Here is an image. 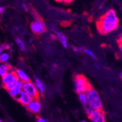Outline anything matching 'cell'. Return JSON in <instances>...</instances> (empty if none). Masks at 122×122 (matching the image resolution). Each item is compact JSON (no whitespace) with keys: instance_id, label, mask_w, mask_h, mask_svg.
Listing matches in <instances>:
<instances>
[{"instance_id":"1","label":"cell","mask_w":122,"mask_h":122,"mask_svg":"<svg viewBox=\"0 0 122 122\" xmlns=\"http://www.w3.org/2000/svg\"><path fill=\"white\" fill-rule=\"evenodd\" d=\"M98 30L102 34H107L117 29L118 18L115 10H109L101 16L97 23Z\"/></svg>"},{"instance_id":"2","label":"cell","mask_w":122,"mask_h":122,"mask_svg":"<svg viewBox=\"0 0 122 122\" xmlns=\"http://www.w3.org/2000/svg\"><path fill=\"white\" fill-rule=\"evenodd\" d=\"M87 97V105L93 109L102 110L103 101L100 95L95 89L90 87L86 93Z\"/></svg>"},{"instance_id":"3","label":"cell","mask_w":122,"mask_h":122,"mask_svg":"<svg viewBox=\"0 0 122 122\" xmlns=\"http://www.w3.org/2000/svg\"><path fill=\"white\" fill-rule=\"evenodd\" d=\"M74 86H75V91L78 94L86 93V92L91 87V86L87 78L81 75L75 76L74 79Z\"/></svg>"},{"instance_id":"4","label":"cell","mask_w":122,"mask_h":122,"mask_svg":"<svg viewBox=\"0 0 122 122\" xmlns=\"http://www.w3.org/2000/svg\"><path fill=\"white\" fill-rule=\"evenodd\" d=\"M84 107L86 114L92 122H106L105 114L102 110L93 109L88 105Z\"/></svg>"},{"instance_id":"5","label":"cell","mask_w":122,"mask_h":122,"mask_svg":"<svg viewBox=\"0 0 122 122\" xmlns=\"http://www.w3.org/2000/svg\"><path fill=\"white\" fill-rule=\"evenodd\" d=\"M19 82L20 81L15 75V71L10 70L5 76L2 77V83L7 91L14 88Z\"/></svg>"},{"instance_id":"6","label":"cell","mask_w":122,"mask_h":122,"mask_svg":"<svg viewBox=\"0 0 122 122\" xmlns=\"http://www.w3.org/2000/svg\"><path fill=\"white\" fill-rule=\"evenodd\" d=\"M23 91L25 92L30 96L33 99H38L39 92L35 86L34 83L32 81H29L28 82L23 83Z\"/></svg>"},{"instance_id":"7","label":"cell","mask_w":122,"mask_h":122,"mask_svg":"<svg viewBox=\"0 0 122 122\" xmlns=\"http://www.w3.org/2000/svg\"><path fill=\"white\" fill-rule=\"evenodd\" d=\"M27 109L34 114H38L42 109V104L39 99H33L32 101L26 106Z\"/></svg>"},{"instance_id":"8","label":"cell","mask_w":122,"mask_h":122,"mask_svg":"<svg viewBox=\"0 0 122 122\" xmlns=\"http://www.w3.org/2000/svg\"><path fill=\"white\" fill-rule=\"evenodd\" d=\"M17 100L23 106H27L32 101L33 98L30 96H29L28 93H26L25 92L22 91L21 93L18 96Z\"/></svg>"},{"instance_id":"9","label":"cell","mask_w":122,"mask_h":122,"mask_svg":"<svg viewBox=\"0 0 122 122\" xmlns=\"http://www.w3.org/2000/svg\"><path fill=\"white\" fill-rule=\"evenodd\" d=\"M22 86L23 82L20 81L14 88L8 90L9 94L10 95V96L11 97L14 98L15 99H17L18 97V96L20 95V94L21 93V92L23 91Z\"/></svg>"},{"instance_id":"10","label":"cell","mask_w":122,"mask_h":122,"mask_svg":"<svg viewBox=\"0 0 122 122\" xmlns=\"http://www.w3.org/2000/svg\"><path fill=\"white\" fill-rule=\"evenodd\" d=\"M15 75L18 78V80L21 82H26L30 81V78H29V75L25 72V71L22 69H17L15 70Z\"/></svg>"},{"instance_id":"11","label":"cell","mask_w":122,"mask_h":122,"mask_svg":"<svg viewBox=\"0 0 122 122\" xmlns=\"http://www.w3.org/2000/svg\"><path fill=\"white\" fill-rule=\"evenodd\" d=\"M33 82L36 87L37 90L39 91V93L43 94L45 93V86L42 80L39 79V78H37V77H35L34 78Z\"/></svg>"},{"instance_id":"12","label":"cell","mask_w":122,"mask_h":122,"mask_svg":"<svg viewBox=\"0 0 122 122\" xmlns=\"http://www.w3.org/2000/svg\"><path fill=\"white\" fill-rule=\"evenodd\" d=\"M56 37L59 40L60 43L62 44V45L64 46L65 48H67L68 46V40L67 38L66 37L65 35L61 32H56Z\"/></svg>"},{"instance_id":"13","label":"cell","mask_w":122,"mask_h":122,"mask_svg":"<svg viewBox=\"0 0 122 122\" xmlns=\"http://www.w3.org/2000/svg\"><path fill=\"white\" fill-rule=\"evenodd\" d=\"M10 70H12L11 67L7 63L0 64V76L3 77Z\"/></svg>"},{"instance_id":"14","label":"cell","mask_w":122,"mask_h":122,"mask_svg":"<svg viewBox=\"0 0 122 122\" xmlns=\"http://www.w3.org/2000/svg\"><path fill=\"white\" fill-rule=\"evenodd\" d=\"M15 43L17 44V45L18 46V48L20 49V51H26V45H25V42H24L23 40L20 37H17L15 39Z\"/></svg>"},{"instance_id":"15","label":"cell","mask_w":122,"mask_h":122,"mask_svg":"<svg viewBox=\"0 0 122 122\" xmlns=\"http://www.w3.org/2000/svg\"><path fill=\"white\" fill-rule=\"evenodd\" d=\"M34 22L36 23V24L38 28H39V30H40V34H42L44 33L46 30V26L45 25L44 23H43L42 20L37 19V18L35 20Z\"/></svg>"},{"instance_id":"16","label":"cell","mask_w":122,"mask_h":122,"mask_svg":"<svg viewBox=\"0 0 122 122\" xmlns=\"http://www.w3.org/2000/svg\"><path fill=\"white\" fill-rule=\"evenodd\" d=\"M10 59V54L7 52H3V54L0 56V63L6 64Z\"/></svg>"},{"instance_id":"17","label":"cell","mask_w":122,"mask_h":122,"mask_svg":"<svg viewBox=\"0 0 122 122\" xmlns=\"http://www.w3.org/2000/svg\"><path fill=\"white\" fill-rule=\"evenodd\" d=\"M78 98L80 102L84 105V106L87 105V97L86 95V93H79L78 94Z\"/></svg>"},{"instance_id":"18","label":"cell","mask_w":122,"mask_h":122,"mask_svg":"<svg viewBox=\"0 0 122 122\" xmlns=\"http://www.w3.org/2000/svg\"><path fill=\"white\" fill-rule=\"evenodd\" d=\"M30 30H32V32H33L34 34L36 35H39L40 34V30H39V28L37 26V25L36 24V23L34 21L30 23Z\"/></svg>"},{"instance_id":"19","label":"cell","mask_w":122,"mask_h":122,"mask_svg":"<svg viewBox=\"0 0 122 122\" xmlns=\"http://www.w3.org/2000/svg\"><path fill=\"white\" fill-rule=\"evenodd\" d=\"M82 51L84 53H86L87 55H88L89 56H90L91 58L93 59H95L97 57H96V55L94 53H93L92 50H89L88 48H83V51Z\"/></svg>"},{"instance_id":"20","label":"cell","mask_w":122,"mask_h":122,"mask_svg":"<svg viewBox=\"0 0 122 122\" xmlns=\"http://www.w3.org/2000/svg\"><path fill=\"white\" fill-rule=\"evenodd\" d=\"M74 50L76 52H81L83 51V48L82 47H81V46H75Z\"/></svg>"},{"instance_id":"21","label":"cell","mask_w":122,"mask_h":122,"mask_svg":"<svg viewBox=\"0 0 122 122\" xmlns=\"http://www.w3.org/2000/svg\"><path fill=\"white\" fill-rule=\"evenodd\" d=\"M36 122H48L47 120L42 117H38L36 120Z\"/></svg>"},{"instance_id":"22","label":"cell","mask_w":122,"mask_h":122,"mask_svg":"<svg viewBox=\"0 0 122 122\" xmlns=\"http://www.w3.org/2000/svg\"><path fill=\"white\" fill-rule=\"evenodd\" d=\"M5 49H6V48H5V45L0 46V56L3 54V52H4Z\"/></svg>"},{"instance_id":"23","label":"cell","mask_w":122,"mask_h":122,"mask_svg":"<svg viewBox=\"0 0 122 122\" xmlns=\"http://www.w3.org/2000/svg\"><path fill=\"white\" fill-rule=\"evenodd\" d=\"M5 11V7L4 6H0V14H3Z\"/></svg>"},{"instance_id":"24","label":"cell","mask_w":122,"mask_h":122,"mask_svg":"<svg viewBox=\"0 0 122 122\" xmlns=\"http://www.w3.org/2000/svg\"><path fill=\"white\" fill-rule=\"evenodd\" d=\"M23 7L24 9H25L26 11H28V10H29V7H28V5L26 4H25V3H24V4H23Z\"/></svg>"},{"instance_id":"25","label":"cell","mask_w":122,"mask_h":122,"mask_svg":"<svg viewBox=\"0 0 122 122\" xmlns=\"http://www.w3.org/2000/svg\"><path fill=\"white\" fill-rule=\"evenodd\" d=\"M118 45H119L120 50L121 53H122V41H120Z\"/></svg>"},{"instance_id":"26","label":"cell","mask_w":122,"mask_h":122,"mask_svg":"<svg viewBox=\"0 0 122 122\" xmlns=\"http://www.w3.org/2000/svg\"><path fill=\"white\" fill-rule=\"evenodd\" d=\"M95 68H98V69H99V68H100V64H98V63H95Z\"/></svg>"},{"instance_id":"27","label":"cell","mask_w":122,"mask_h":122,"mask_svg":"<svg viewBox=\"0 0 122 122\" xmlns=\"http://www.w3.org/2000/svg\"><path fill=\"white\" fill-rule=\"evenodd\" d=\"M5 48H6V49H7V50H10V45L9 44H7L5 45Z\"/></svg>"},{"instance_id":"28","label":"cell","mask_w":122,"mask_h":122,"mask_svg":"<svg viewBox=\"0 0 122 122\" xmlns=\"http://www.w3.org/2000/svg\"><path fill=\"white\" fill-rule=\"evenodd\" d=\"M71 1H72V0H64V2H65V3H70Z\"/></svg>"},{"instance_id":"29","label":"cell","mask_w":122,"mask_h":122,"mask_svg":"<svg viewBox=\"0 0 122 122\" xmlns=\"http://www.w3.org/2000/svg\"><path fill=\"white\" fill-rule=\"evenodd\" d=\"M120 41H122V33L120 36Z\"/></svg>"},{"instance_id":"30","label":"cell","mask_w":122,"mask_h":122,"mask_svg":"<svg viewBox=\"0 0 122 122\" xmlns=\"http://www.w3.org/2000/svg\"><path fill=\"white\" fill-rule=\"evenodd\" d=\"M120 78H121V79H122V73H121L120 74Z\"/></svg>"},{"instance_id":"31","label":"cell","mask_w":122,"mask_h":122,"mask_svg":"<svg viewBox=\"0 0 122 122\" xmlns=\"http://www.w3.org/2000/svg\"><path fill=\"white\" fill-rule=\"evenodd\" d=\"M64 0H58V2H64Z\"/></svg>"},{"instance_id":"32","label":"cell","mask_w":122,"mask_h":122,"mask_svg":"<svg viewBox=\"0 0 122 122\" xmlns=\"http://www.w3.org/2000/svg\"><path fill=\"white\" fill-rule=\"evenodd\" d=\"M81 122H88L87 121H86V120H82V121H81Z\"/></svg>"},{"instance_id":"33","label":"cell","mask_w":122,"mask_h":122,"mask_svg":"<svg viewBox=\"0 0 122 122\" xmlns=\"http://www.w3.org/2000/svg\"><path fill=\"white\" fill-rule=\"evenodd\" d=\"M0 122H3V120H2L1 118H0Z\"/></svg>"},{"instance_id":"34","label":"cell","mask_w":122,"mask_h":122,"mask_svg":"<svg viewBox=\"0 0 122 122\" xmlns=\"http://www.w3.org/2000/svg\"><path fill=\"white\" fill-rule=\"evenodd\" d=\"M31 41H32V40H29V43H31Z\"/></svg>"},{"instance_id":"35","label":"cell","mask_w":122,"mask_h":122,"mask_svg":"<svg viewBox=\"0 0 122 122\" xmlns=\"http://www.w3.org/2000/svg\"><path fill=\"white\" fill-rule=\"evenodd\" d=\"M55 1H58V0H55Z\"/></svg>"},{"instance_id":"36","label":"cell","mask_w":122,"mask_h":122,"mask_svg":"<svg viewBox=\"0 0 122 122\" xmlns=\"http://www.w3.org/2000/svg\"><path fill=\"white\" fill-rule=\"evenodd\" d=\"M116 1H118V0H116Z\"/></svg>"}]
</instances>
